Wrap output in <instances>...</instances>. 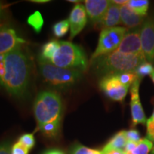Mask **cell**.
I'll return each instance as SVG.
<instances>
[{
	"label": "cell",
	"instance_id": "cell-1",
	"mask_svg": "<svg viewBox=\"0 0 154 154\" xmlns=\"http://www.w3.org/2000/svg\"><path fill=\"white\" fill-rule=\"evenodd\" d=\"M30 65L20 49L0 55V85L11 95L22 97L29 82Z\"/></svg>",
	"mask_w": 154,
	"mask_h": 154
},
{
	"label": "cell",
	"instance_id": "cell-2",
	"mask_svg": "<svg viewBox=\"0 0 154 154\" xmlns=\"http://www.w3.org/2000/svg\"><path fill=\"white\" fill-rule=\"evenodd\" d=\"M34 116L38 130L46 137L54 138L59 135L62 119L63 105L59 94L44 91L38 94L34 103Z\"/></svg>",
	"mask_w": 154,
	"mask_h": 154
},
{
	"label": "cell",
	"instance_id": "cell-3",
	"mask_svg": "<svg viewBox=\"0 0 154 154\" xmlns=\"http://www.w3.org/2000/svg\"><path fill=\"white\" fill-rule=\"evenodd\" d=\"M146 61L144 56L125 54L116 50L110 54L101 56L91 62L96 72L108 76L135 72L140 63Z\"/></svg>",
	"mask_w": 154,
	"mask_h": 154
},
{
	"label": "cell",
	"instance_id": "cell-4",
	"mask_svg": "<svg viewBox=\"0 0 154 154\" xmlns=\"http://www.w3.org/2000/svg\"><path fill=\"white\" fill-rule=\"evenodd\" d=\"M49 63L61 68L86 70L88 59L82 47L69 42H59V46Z\"/></svg>",
	"mask_w": 154,
	"mask_h": 154
},
{
	"label": "cell",
	"instance_id": "cell-5",
	"mask_svg": "<svg viewBox=\"0 0 154 154\" xmlns=\"http://www.w3.org/2000/svg\"><path fill=\"white\" fill-rule=\"evenodd\" d=\"M39 68L44 82L59 89L74 86L82 76L80 71L61 68L49 63H40Z\"/></svg>",
	"mask_w": 154,
	"mask_h": 154
},
{
	"label": "cell",
	"instance_id": "cell-6",
	"mask_svg": "<svg viewBox=\"0 0 154 154\" xmlns=\"http://www.w3.org/2000/svg\"><path fill=\"white\" fill-rule=\"evenodd\" d=\"M128 32L123 26H115L102 29L95 51L91 57V61L101 56L108 54L118 49L121 41Z\"/></svg>",
	"mask_w": 154,
	"mask_h": 154
},
{
	"label": "cell",
	"instance_id": "cell-7",
	"mask_svg": "<svg viewBox=\"0 0 154 154\" xmlns=\"http://www.w3.org/2000/svg\"><path fill=\"white\" fill-rule=\"evenodd\" d=\"M99 86L109 99L115 101H124L129 88L121 84L116 75L104 76L100 81Z\"/></svg>",
	"mask_w": 154,
	"mask_h": 154
},
{
	"label": "cell",
	"instance_id": "cell-8",
	"mask_svg": "<svg viewBox=\"0 0 154 154\" xmlns=\"http://www.w3.org/2000/svg\"><path fill=\"white\" fill-rule=\"evenodd\" d=\"M26 40L20 37L14 29L0 26V55H5L20 49Z\"/></svg>",
	"mask_w": 154,
	"mask_h": 154
},
{
	"label": "cell",
	"instance_id": "cell-9",
	"mask_svg": "<svg viewBox=\"0 0 154 154\" xmlns=\"http://www.w3.org/2000/svg\"><path fill=\"white\" fill-rule=\"evenodd\" d=\"M140 41L146 61L154 63V18L143 22L140 29Z\"/></svg>",
	"mask_w": 154,
	"mask_h": 154
},
{
	"label": "cell",
	"instance_id": "cell-10",
	"mask_svg": "<svg viewBox=\"0 0 154 154\" xmlns=\"http://www.w3.org/2000/svg\"><path fill=\"white\" fill-rule=\"evenodd\" d=\"M116 50L125 54L144 56L140 41V29L127 32Z\"/></svg>",
	"mask_w": 154,
	"mask_h": 154
},
{
	"label": "cell",
	"instance_id": "cell-11",
	"mask_svg": "<svg viewBox=\"0 0 154 154\" xmlns=\"http://www.w3.org/2000/svg\"><path fill=\"white\" fill-rule=\"evenodd\" d=\"M140 79H137L135 81L131 88V109L133 126H136L138 124H146V117L143 109L140 103L139 97V85Z\"/></svg>",
	"mask_w": 154,
	"mask_h": 154
},
{
	"label": "cell",
	"instance_id": "cell-12",
	"mask_svg": "<svg viewBox=\"0 0 154 154\" xmlns=\"http://www.w3.org/2000/svg\"><path fill=\"white\" fill-rule=\"evenodd\" d=\"M69 21L70 24L69 38L72 39L82 32L87 22L85 7L82 4H76L71 11Z\"/></svg>",
	"mask_w": 154,
	"mask_h": 154
},
{
	"label": "cell",
	"instance_id": "cell-13",
	"mask_svg": "<svg viewBox=\"0 0 154 154\" xmlns=\"http://www.w3.org/2000/svg\"><path fill=\"white\" fill-rule=\"evenodd\" d=\"M111 1L108 0H86L84 2L87 16L92 22L99 23L105 14Z\"/></svg>",
	"mask_w": 154,
	"mask_h": 154
},
{
	"label": "cell",
	"instance_id": "cell-14",
	"mask_svg": "<svg viewBox=\"0 0 154 154\" xmlns=\"http://www.w3.org/2000/svg\"><path fill=\"white\" fill-rule=\"evenodd\" d=\"M121 11L120 7L111 2V5L106 11L105 14L102 17L98 26L102 29L108 28H112L116 26L121 23Z\"/></svg>",
	"mask_w": 154,
	"mask_h": 154
},
{
	"label": "cell",
	"instance_id": "cell-15",
	"mask_svg": "<svg viewBox=\"0 0 154 154\" xmlns=\"http://www.w3.org/2000/svg\"><path fill=\"white\" fill-rule=\"evenodd\" d=\"M121 21L126 27L134 28L143 24L144 17L135 13L127 4L120 7Z\"/></svg>",
	"mask_w": 154,
	"mask_h": 154
},
{
	"label": "cell",
	"instance_id": "cell-16",
	"mask_svg": "<svg viewBox=\"0 0 154 154\" xmlns=\"http://www.w3.org/2000/svg\"><path fill=\"white\" fill-rule=\"evenodd\" d=\"M59 46V42L51 40L44 44L42 48L38 61L39 63H49Z\"/></svg>",
	"mask_w": 154,
	"mask_h": 154
},
{
	"label": "cell",
	"instance_id": "cell-17",
	"mask_svg": "<svg viewBox=\"0 0 154 154\" xmlns=\"http://www.w3.org/2000/svg\"><path fill=\"white\" fill-rule=\"evenodd\" d=\"M127 141H128V140H127L126 136V131H121L117 133V134L109 140V143L103 147V150L116 149L124 151L125 146L126 145Z\"/></svg>",
	"mask_w": 154,
	"mask_h": 154
},
{
	"label": "cell",
	"instance_id": "cell-18",
	"mask_svg": "<svg viewBox=\"0 0 154 154\" xmlns=\"http://www.w3.org/2000/svg\"><path fill=\"white\" fill-rule=\"evenodd\" d=\"M127 5L140 16L145 17L149 9V2L147 0H129Z\"/></svg>",
	"mask_w": 154,
	"mask_h": 154
},
{
	"label": "cell",
	"instance_id": "cell-19",
	"mask_svg": "<svg viewBox=\"0 0 154 154\" xmlns=\"http://www.w3.org/2000/svg\"><path fill=\"white\" fill-rule=\"evenodd\" d=\"M27 23L36 33H40L44 22L41 13L38 11H36L28 17Z\"/></svg>",
	"mask_w": 154,
	"mask_h": 154
},
{
	"label": "cell",
	"instance_id": "cell-20",
	"mask_svg": "<svg viewBox=\"0 0 154 154\" xmlns=\"http://www.w3.org/2000/svg\"><path fill=\"white\" fill-rule=\"evenodd\" d=\"M69 28H70V24H69V19H63L54 25L52 28L53 33L56 37H63L69 32Z\"/></svg>",
	"mask_w": 154,
	"mask_h": 154
},
{
	"label": "cell",
	"instance_id": "cell-21",
	"mask_svg": "<svg viewBox=\"0 0 154 154\" xmlns=\"http://www.w3.org/2000/svg\"><path fill=\"white\" fill-rule=\"evenodd\" d=\"M153 146V143L147 138H143L137 143L131 154H149Z\"/></svg>",
	"mask_w": 154,
	"mask_h": 154
},
{
	"label": "cell",
	"instance_id": "cell-22",
	"mask_svg": "<svg viewBox=\"0 0 154 154\" xmlns=\"http://www.w3.org/2000/svg\"><path fill=\"white\" fill-rule=\"evenodd\" d=\"M153 70L154 68L152 66L151 63L146 61V62L140 63L139 66L137 67V69H136L134 73L136 74V76L139 79H141L146 75H151L152 72H153Z\"/></svg>",
	"mask_w": 154,
	"mask_h": 154
},
{
	"label": "cell",
	"instance_id": "cell-23",
	"mask_svg": "<svg viewBox=\"0 0 154 154\" xmlns=\"http://www.w3.org/2000/svg\"><path fill=\"white\" fill-rule=\"evenodd\" d=\"M117 77H118L119 80L122 84L125 86H129L134 84L135 81L138 79L136 74L134 72H126L122 73V74H116Z\"/></svg>",
	"mask_w": 154,
	"mask_h": 154
},
{
	"label": "cell",
	"instance_id": "cell-24",
	"mask_svg": "<svg viewBox=\"0 0 154 154\" xmlns=\"http://www.w3.org/2000/svg\"><path fill=\"white\" fill-rule=\"evenodd\" d=\"M18 141L29 150L32 149L35 145V138L32 134H25L22 135Z\"/></svg>",
	"mask_w": 154,
	"mask_h": 154
},
{
	"label": "cell",
	"instance_id": "cell-25",
	"mask_svg": "<svg viewBox=\"0 0 154 154\" xmlns=\"http://www.w3.org/2000/svg\"><path fill=\"white\" fill-rule=\"evenodd\" d=\"M146 127H147V131H146L147 139L151 140L152 143H154V119L151 117L148 119L146 121Z\"/></svg>",
	"mask_w": 154,
	"mask_h": 154
},
{
	"label": "cell",
	"instance_id": "cell-26",
	"mask_svg": "<svg viewBox=\"0 0 154 154\" xmlns=\"http://www.w3.org/2000/svg\"><path fill=\"white\" fill-rule=\"evenodd\" d=\"M126 136L128 141H131L138 143L141 140L139 132L136 129H131L126 131Z\"/></svg>",
	"mask_w": 154,
	"mask_h": 154
},
{
	"label": "cell",
	"instance_id": "cell-27",
	"mask_svg": "<svg viewBox=\"0 0 154 154\" xmlns=\"http://www.w3.org/2000/svg\"><path fill=\"white\" fill-rule=\"evenodd\" d=\"M29 150L19 142H17L11 147V154H29Z\"/></svg>",
	"mask_w": 154,
	"mask_h": 154
},
{
	"label": "cell",
	"instance_id": "cell-28",
	"mask_svg": "<svg viewBox=\"0 0 154 154\" xmlns=\"http://www.w3.org/2000/svg\"><path fill=\"white\" fill-rule=\"evenodd\" d=\"M90 151V149L80 144L74 145L70 151L71 154H88Z\"/></svg>",
	"mask_w": 154,
	"mask_h": 154
},
{
	"label": "cell",
	"instance_id": "cell-29",
	"mask_svg": "<svg viewBox=\"0 0 154 154\" xmlns=\"http://www.w3.org/2000/svg\"><path fill=\"white\" fill-rule=\"evenodd\" d=\"M0 154H11V147L9 142L0 143Z\"/></svg>",
	"mask_w": 154,
	"mask_h": 154
},
{
	"label": "cell",
	"instance_id": "cell-30",
	"mask_svg": "<svg viewBox=\"0 0 154 154\" xmlns=\"http://www.w3.org/2000/svg\"><path fill=\"white\" fill-rule=\"evenodd\" d=\"M9 5H6V4L0 2V22L2 21L4 18L6 16V12H7V9Z\"/></svg>",
	"mask_w": 154,
	"mask_h": 154
},
{
	"label": "cell",
	"instance_id": "cell-31",
	"mask_svg": "<svg viewBox=\"0 0 154 154\" xmlns=\"http://www.w3.org/2000/svg\"><path fill=\"white\" fill-rule=\"evenodd\" d=\"M137 143H134L131 141H127L126 145L125 146L124 152L125 153H131V152L135 149V148L136 147Z\"/></svg>",
	"mask_w": 154,
	"mask_h": 154
},
{
	"label": "cell",
	"instance_id": "cell-32",
	"mask_svg": "<svg viewBox=\"0 0 154 154\" xmlns=\"http://www.w3.org/2000/svg\"><path fill=\"white\" fill-rule=\"evenodd\" d=\"M102 154H126L124 151H120V150L116 149H109V150H103L101 151Z\"/></svg>",
	"mask_w": 154,
	"mask_h": 154
},
{
	"label": "cell",
	"instance_id": "cell-33",
	"mask_svg": "<svg viewBox=\"0 0 154 154\" xmlns=\"http://www.w3.org/2000/svg\"><path fill=\"white\" fill-rule=\"evenodd\" d=\"M43 154H65L62 151L58 149H51L44 152Z\"/></svg>",
	"mask_w": 154,
	"mask_h": 154
},
{
	"label": "cell",
	"instance_id": "cell-34",
	"mask_svg": "<svg viewBox=\"0 0 154 154\" xmlns=\"http://www.w3.org/2000/svg\"><path fill=\"white\" fill-rule=\"evenodd\" d=\"M111 2L116 5H118L119 7H121V6L124 5L128 3V1H126V0H113V1H111Z\"/></svg>",
	"mask_w": 154,
	"mask_h": 154
},
{
	"label": "cell",
	"instance_id": "cell-35",
	"mask_svg": "<svg viewBox=\"0 0 154 154\" xmlns=\"http://www.w3.org/2000/svg\"><path fill=\"white\" fill-rule=\"evenodd\" d=\"M32 2L34 3H38V4H43L49 2V0H32Z\"/></svg>",
	"mask_w": 154,
	"mask_h": 154
},
{
	"label": "cell",
	"instance_id": "cell-36",
	"mask_svg": "<svg viewBox=\"0 0 154 154\" xmlns=\"http://www.w3.org/2000/svg\"><path fill=\"white\" fill-rule=\"evenodd\" d=\"M88 154H102L101 151H97V150H94V149H90L89 153Z\"/></svg>",
	"mask_w": 154,
	"mask_h": 154
},
{
	"label": "cell",
	"instance_id": "cell-37",
	"mask_svg": "<svg viewBox=\"0 0 154 154\" xmlns=\"http://www.w3.org/2000/svg\"><path fill=\"white\" fill-rule=\"evenodd\" d=\"M150 76H151V79L153 80V83H154V70H153V72H152V74L150 75Z\"/></svg>",
	"mask_w": 154,
	"mask_h": 154
},
{
	"label": "cell",
	"instance_id": "cell-38",
	"mask_svg": "<svg viewBox=\"0 0 154 154\" xmlns=\"http://www.w3.org/2000/svg\"><path fill=\"white\" fill-rule=\"evenodd\" d=\"M68 2H72V3H74V2L78 3V2H79V1H75V0H69V1H68Z\"/></svg>",
	"mask_w": 154,
	"mask_h": 154
},
{
	"label": "cell",
	"instance_id": "cell-39",
	"mask_svg": "<svg viewBox=\"0 0 154 154\" xmlns=\"http://www.w3.org/2000/svg\"><path fill=\"white\" fill-rule=\"evenodd\" d=\"M152 118L153 119H154V110H153V114H152Z\"/></svg>",
	"mask_w": 154,
	"mask_h": 154
},
{
	"label": "cell",
	"instance_id": "cell-40",
	"mask_svg": "<svg viewBox=\"0 0 154 154\" xmlns=\"http://www.w3.org/2000/svg\"><path fill=\"white\" fill-rule=\"evenodd\" d=\"M151 154H154V149H153V151H152V152H151Z\"/></svg>",
	"mask_w": 154,
	"mask_h": 154
},
{
	"label": "cell",
	"instance_id": "cell-41",
	"mask_svg": "<svg viewBox=\"0 0 154 154\" xmlns=\"http://www.w3.org/2000/svg\"><path fill=\"white\" fill-rule=\"evenodd\" d=\"M126 154H131V153H126Z\"/></svg>",
	"mask_w": 154,
	"mask_h": 154
}]
</instances>
